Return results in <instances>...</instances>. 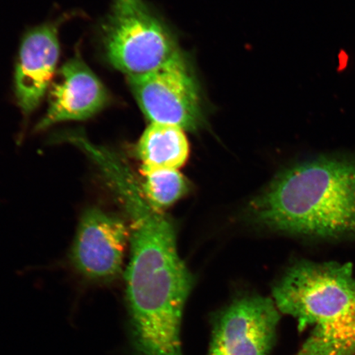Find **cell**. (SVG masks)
Wrapping results in <instances>:
<instances>
[{
  "label": "cell",
  "mask_w": 355,
  "mask_h": 355,
  "mask_svg": "<svg viewBox=\"0 0 355 355\" xmlns=\"http://www.w3.org/2000/svg\"><path fill=\"white\" fill-rule=\"evenodd\" d=\"M91 159L121 200L131 221L126 275L133 341L139 355H184L182 317L193 279L178 252L174 226L152 206L117 155L96 148Z\"/></svg>",
  "instance_id": "6da1fadb"
},
{
  "label": "cell",
  "mask_w": 355,
  "mask_h": 355,
  "mask_svg": "<svg viewBox=\"0 0 355 355\" xmlns=\"http://www.w3.org/2000/svg\"><path fill=\"white\" fill-rule=\"evenodd\" d=\"M252 214L279 232L355 239V158L322 155L288 168L252 202Z\"/></svg>",
  "instance_id": "7a4b0ae2"
},
{
  "label": "cell",
  "mask_w": 355,
  "mask_h": 355,
  "mask_svg": "<svg viewBox=\"0 0 355 355\" xmlns=\"http://www.w3.org/2000/svg\"><path fill=\"white\" fill-rule=\"evenodd\" d=\"M279 313L298 322L299 329L321 327L355 314L352 263L302 261L288 269L273 288Z\"/></svg>",
  "instance_id": "3957f363"
},
{
  "label": "cell",
  "mask_w": 355,
  "mask_h": 355,
  "mask_svg": "<svg viewBox=\"0 0 355 355\" xmlns=\"http://www.w3.org/2000/svg\"><path fill=\"white\" fill-rule=\"evenodd\" d=\"M101 43L106 60L127 78L152 73L181 52L171 30L144 0H112Z\"/></svg>",
  "instance_id": "277c9868"
},
{
  "label": "cell",
  "mask_w": 355,
  "mask_h": 355,
  "mask_svg": "<svg viewBox=\"0 0 355 355\" xmlns=\"http://www.w3.org/2000/svg\"><path fill=\"white\" fill-rule=\"evenodd\" d=\"M133 96L150 123L197 130L204 121L201 90L183 53L157 70L127 78Z\"/></svg>",
  "instance_id": "5b68a950"
},
{
  "label": "cell",
  "mask_w": 355,
  "mask_h": 355,
  "mask_svg": "<svg viewBox=\"0 0 355 355\" xmlns=\"http://www.w3.org/2000/svg\"><path fill=\"white\" fill-rule=\"evenodd\" d=\"M279 321L273 300L261 296L238 300L217 318L207 355H268Z\"/></svg>",
  "instance_id": "8992f818"
},
{
  "label": "cell",
  "mask_w": 355,
  "mask_h": 355,
  "mask_svg": "<svg viewBox=\"0 0 355 355\" xmlns=\"http://www.w3.org/2000/svg\"><path fill=\"white\" fill-rule=\"evenodd\" d=\"M128 230L118 217L98 208L84 213L72 250V263L83 277L105 282L121 272Z\"/></svg>",
  "instance_id": "52a82bcc"
},
{
  "label": "cell",
  "mask_w": 355,
  "mask_h": 355,
  "mask_svg": "<svg viewBox=\"0 0 355 355\" xmlns=\"http://www.w3.org/2000/svg\"><path fill=\"white\" fill-rule=\"evenodd\" d=\"M108 93L100 79L77 55L62 66L49 94L46 115L37 130L63 121H83L103 109Z\"/></svg>",
  "instance_id": "ba28073f"
},
{
  "label": "cell",
  "mask_w": 355,
  "mask_h": 355,
  "mask_svg": "<svg viewBox=\"0 0 355 355\" xmlns=\"http://www.w3.org/2000/svg\"><path fill=\"white\" fill-rule=\"evenodd\" d=\"M55 26L31 31L22 40L15 71L17 103L26 116L38 107L51 85L60 57Z\"/></svg>",
  "instance_id": "9c48e42d"
},
{
  "label": "cell",
  "mask_w": 355,
  "mask_h": 355,
  "mask_svg": "<svg viewBox=\"0 0 355 355\" xmlns=\"http://www.w3.org/2000/svg\"><path fill=\"white\" fill-rule=\"evenodd\" d=\"M143 172L178 170L187 161L189 144L184 130L166 124L150 123L137 144Z\"/></svg>",
  "instance_id": "30bf717a"
},
{
  "label": "cell",
  "mask_w": 355,
  "mask_h": 355,
  "mask_svg": "<svg viewBox=\"0 0 355 355\" xmlns=\"http://www.w3.org/2000/svg\"><path fill=\"white\" fill-rule=\"evenodd\" d=\"M296 355H355V314L315 327Z\"/></svg>",
  "instance_id": "8fae6325"
},
{
  "label": "cell",
  "mask_w": 355,
  "mask_h": 355,
  "mask_svg": "<svg viewBox=\"0 0 355 355\" xmlns=\"http://www.w3.org/2000/svg\"><path fill=\"white\" fill-rule=\"evenodd\" d=\"M143 173L145 181L141 189L146 199L157 210L171 206L189 191L187 180L177 170H154Z\"/></svg>",
  "instance_id": "7c38bea8"
}]
</instances>
